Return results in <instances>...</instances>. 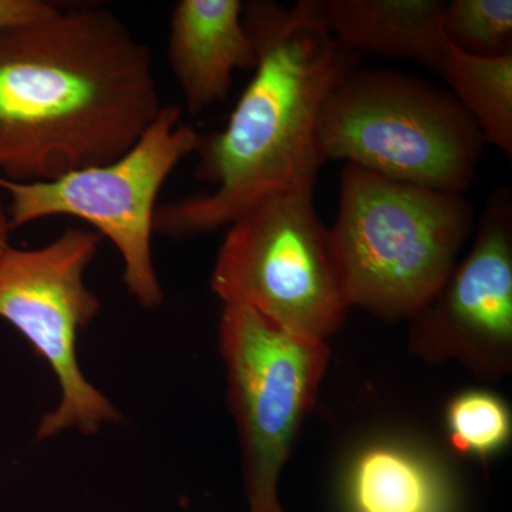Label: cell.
Instances as JSON below:
<instances>
[{
	"label": "cell",
	"instance_id": "cell-16",
	"mask_svg": "<svg viewBox=\"0 0 512 512\" xmlns=\"http://www.w3.org/2000/svg\"><path fill=\"white\" fill-rule=\"evenodd\" d=\"M57 6L46 0H0V30L43 18Z\"/></svg>",
	"mask_w": 512,
	"mask_h": 512
},
{
	"label": "cell",
	"instance_id": "cell-10",
	"mask_svg": "<svg viewBox=\"0 0 512 512\" xmlns=\"http://www.w3.org/2000/svg\"><path fill=\"white\" fill-rule=\"evenodd\" d=\"M241 0H180L170 18L168 63L197 116L227 100L238 70H255L258 52L242 19Z\"/></svg>",
	"mask_w": 512,
	"mask_h": 512
},
{
	"label": "cell",
	"instance_id": "cell-7",
	"mask_svg": "<svg viewBox=\"0 0 512 512\" xmlns=\"http://www.w3.org/2000/svg\"><path fill=\"white\" fill-rule=\"evenodd\" d=\"M101 239L90 229L67 228L43 247L10 245L0 254V319L28 340L59 382L60 402L40 420L39 440L73 429L92 436L121 420L116 406L84 377L76 353L77 336L101 309L84 279Z\"/></svg>",
	"mask_w": 512,
	"mask_h": 512
},
{
	"label": "cell",
	"instance_id": "cell-17",
	"mask_svg": "<svg viewBox=\"0 0 512 512\" xmlns=\"http://www.w3.org/2000/svg\"><path fill=\"white\" fill-rule=\"evenodd\" d=\"M10 232L12 231H10L8 218H6L5 207L0 201V254L10 247Z\"/></svg>",
	"mask_w": 512,
	"mask_h": 512
},
{
	"label": "cell",
	"instance_id": "cell-2",
	"mask_svg": "<svg viewBox=\"0 0 512 512\" xmlns=\"http://www.w3.org/2000/svg\"><path fill=\"white\" fill-rule=\"evenodd\" d=\"M242 19L258 52L254 77L227 127L201 134L195 151V178L215 190L157 207L154 234L195 237L269 195L315 192L320 111L357 57L330 33L319 0L248 2Z\"/></svg>",
	"mask_w": 512,
	"mask_h": 512
},
{
	"label": "cell",
	"instance_id": "cell-13",
	"mask_svg": "<svg viewBox=\"0 0 512 512\" xmlns=\"http://www.w3.org/2000/svg\"><path fill=\"white\" fill-rule=\"evenodd\" d=\"M453 96L480 127L485 143L512 156V53L467 55L447 40L439 72Z\"/></svg>",
	"mask_w": 512,
	"mask_h": 512
},
{
	"label": "cell",
	"instance_id": "cell-3",
	"mask_svg": "<svg viewBox=\"0 0 512 512\" xmlns=\"http://www.w3.org/2000/svg\"><path fill=\"white\" fill-rule=\"evenodd\" d=\"M473 225V205L463 194L346 164L328 234L349 309L412 320L439 296Z\"/></svg>",
	"mask_w": 512,
	"mask_h": 512
},
{
	"label": "cell",
	"instance_id": "cell-9",
	"mask_svg": "<svg viewBox=\"0 0 512 512\" xmlns=\"http://www.w3.org/2000/svg\"><path fill=\"white\" fill-rule=\"evenodd\" d=\"M410 348L426 362L457 360L498 379L512 365V198H488L470 254L439 296L412 319Z\"/></svg>",
	"mask_w": 512,
	"mask_h": 512
},
{
	"label": "cell",
	"instance_id": "cell-6",
	"mask_svg": "<svg viewBox=\"0 0 512 512\" xmlns=\"http://www.w3.org/2000/svg\"><path fill=\"white\" fill-rule=\"evenodd\" d=\"M313 195H269L232 222L211 289L224 305L247 306L286 332L326 342L349 306Z\"/></svg>",
	"mask_w": 512,
	"mask_h": 512
},
{
	"label": "cell",
	"instance_id": "cell-11",
	"mask_svg": "<svg viewBox=\"0 0 512 512\" xmlns=\"http://www.w3.org/2000/svg\"><path fill=\"white\" fill-rule=\"evenodd\" d=\"M333 37L349 52L402 57L439 73L446 56L440 0H319Z\"/></svg>",
	"mask_w": 512,
	"mask_h": 512
},
{
	"label": "cell",
	"instance_id": "cell-1",
	"mask_svg": "<svg viewBox=\"0 0 512 512\" xmlns=\"http://www.w3.org/2000/svg\"><path fill=\"white\" fill-rule=\"evenodd\" d=\"M153 55L111 10L57 6L0 30V177L52 181L117 160L163 107Z\"/></svg>",
	"mask_w": 512,
	"mask_h": 512
},
{
	"label": "cell",
	"instance_id": "cell-12",
	"mask_svg": "<svg viewBox=\"0 0 512 512\" xmlns=\"http://www.w3.org/2000/svg\"><path fill=\"white\" fill-rule=\"evenodd\" d=\"M353 512H444V494L433 468L402 447L363 450L350 467Z\"/></svg>",
	"mask_w": 512,
	"mask_h": 512
},
{
	"label": "cell",
	"instance_id": "cell-15",
	"mask_svg": "<svg viewBox=\"0 0 512 512\" xmlns=\"http://www.w3.org/2000/svg\"><path fill=\"white\" fill-rule=\"evenodd\" d=\"M447 429L458 451L487 457L500 451L510 440L511 417L497 396L473 390L451 400Z\"/></svg>",
	"mask_w": 512,
	"mask_h": 512
},
{
	"label": "cell",
	"instance_id": "cell-5",
	"mask_svg": "<svg viewBox=\"0 0 512 512\" xmlns=\"http://www.w3.org/2000/svg\"><path fill=\"white\" fill-rule=\"evenodd\" d=\"M178 104H164L126 154L52 181L18 183L0 177L8 195L10 231L57 215L77 218L107 238L123 259L128 293L147 309L164 303L153 261L154 215L161 188L195 154L201 133L184 123Z\"/></svg>",
	"mask_w": 512,
	"mask_h": 512
},
{
	"label": "cell",
	"instance_id": "cell-14",
	"mask_svg": "<svg viewBox=\"0 0 512 512\" xmlns=\"http://www.w3.org/2000/svg\"><path fill=\"white\" fill-rule=\"evenodd\" d=\"M441 26L448 42L467 55L512 53L511 0H453L444 6Z\"/></svg>",
	"mask_w": 512,
	"mask_h": 512
},
{
	"label": "cell",
	"instance_id": "cell-8",
	"mask_svg": "<svg viewBox=\"0 0 512 512\" xmlns=\"http://www.w3.org/2000/svg\"><path fill=\"white\" fill-rule=\"evenodd\" d=\"M220 350L237 421L249 512H282L279 478L329 362L326 342L224 305Z\"/></svg>",
	"mask_w": 512,
	"mask_h": 512
},
{
	"label": "cell",
	"instance_id": "cell-4",
	"mask_svg": "<svg viewBox=\"0 0 512 512\" xmlns=\"http://www.w3.org/2000/svg\"><path fill=\"white\" fill-rule=\"evenodd\" d=\"M319 156L348 161L399 183L464 194L485 140L460 101L419 77L352 70L323 104Z\"/></svg>",
	"mask_w": 512,
	"mask_h": 512
}]
</instances>
